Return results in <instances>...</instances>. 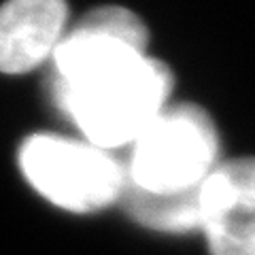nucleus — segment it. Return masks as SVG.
<instances>
[{
  "label": "nucleus",
  "instance_id": "f257e3e1",
  "mask_svg": "<svg viewBox=\"0 0 255 255\" xmlns=\"http://www.w3.org/2000/svg\"><path fill=\"white\" fill-rule=\"evenodd\" d=\"M170 90V68L145 53L111 55L53 81L58 107L90 145L105 151L136 140L162 113Z\"/></svg>",
  "mask_w": 255,
  "mask_h": 255
},
{
  "label": "nucleus",
  "instance_id": "f03ea898",
  "mask_svg": "<svg viewBox=\"0 0 255 255\" xmlns=\"http://www.w3.org/2000/svg\"><path fill=\"white\" fill-rule=\"evenodd\" d=\"M132 145L126 179L149 194L200 187L219 164L213 119L191 102L164 107Z\"/></svg>",
  "mask_w": 255,
  "mask_h": 255
},
{
  "label": "nucleus",
  "instance_id": "7ed1b4c3",
  "mask_svg": "<svg viewBox=\"0 0 255 255\" xmlns=\"http://www.w3.org/2000/svg\"><path fill=\"white\" fill-rule=\"evenodd\" d=\"M19 166L38 194L70 213L117 202L126 179L124 164L109 151L58 134L30 136L19 149Z\"/></svg>",
  "mask_w": 255,
  "mask_h": 255
},
{
  "label": "nucleus",
  "instance_id": "20e7f679",
  "mask_svg": "<svg viewBox=\"0 0 255 255\" xmlns=\"http://www.w3.org/2000/svg\"><path fill=\"white\" fill-rule=\"evenodd\" d=\"M213 255H255V157L217 164L202 185V219Z\"/></svg>",
  "mask_w": 255,
  "mask_h": 255
},
{
  "label": "nucleus",
  "instance_id": "39448f33",
  "mask_svg": "<svg viewBox=\"0 0 255 255\" xmlns=\"http://www.w3.org/2000/svg\"><path fill=\"white\" fill-rule=\"evenodd\" d=\"M147 28L132 11L100 6L77 21L53 49V81H66L90 64L119 53H145Z\"/></svg>",
  "mask_w": 255,
  "mask_h": 255
},
{
  "label": "nucleus",
  "instance_id": "423d86ee",
  "mask_svg": "<svg viewBox=\"0 0 255 255\" xmlns=\"http://www.w3.org/2000/svg\"><path fill=\"white\" fill-rule=\"evenodd\" d=\"M66 19L64 0H6L0 6V73H28L49 58Z\"/></svg>",
  "mask_w": 255,
  "mask_h": 255
},
{
  "label": "nucleus",
  "instance_id": "0eeeda50",
  "mask_svg": "<svg viewBox=\"0 0 255 255\" xmlns=\"http://www.w3.org/2000/svg\"><path fill=\"white\" fill-rule=\"evenodd\" d=\"M204 185V183H202ZM202 185L177 194H149L124 179L119 200L128 215L157 232H187L200 228L202 219Z\"/></svg>",
  "mask_w": 255,
  "mask_h": 255
}]
</instances>
